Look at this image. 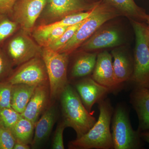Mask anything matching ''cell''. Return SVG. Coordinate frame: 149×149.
<instances>
[{"instance_id": "cell-11", "label": "cell", "mask_w": 149, "mask_h": 149, "mask_svg": "<svg viewBox=\"0 0 149 149\" xmlns=\"http://www.w3.org/2000/svg\"><path fill=\"white\" fill-rule=\"evenodd\" d=\"M97 2H90L85 0H48L47 12L51 18L61 19L72 14L91 10Z\"/></svg>"}, {"instance_id": "cell-20", "label": "cell", "mask_w": 149, "mask_h": 149, "mask_svg": "<svg viewBox=\"0 0 149 149\" xmlns=\"http://www.w3.org/2000/svg\"><path fill=\"white\" fill-rule=\"evenodd\" d=\"M37 86L25 84L13 85L11 107L22 113L32 97Z\"/></svg>"}, {"instance_id": "cell-12", "label": "cell", "mask_w": 149, "mask_h": 149, "mask_svg": "<svg viewBox=\"0 0 149 149\" xmlns=\"http://www.w3.org/2000/svg\"><path fill=\"white\" fill-rule=\"evenodd\" d=\"M91 77L97 83L109 88L111 91L119 88L115 80L111 54L107 51L98 54Z\"/></svg>"}, {"instance_id": "cell-1", "label": "cell", "mask_w": 149, "mask_h": 149, "mask_svg": "<svg viewBox=\"0 0 149 149\" xmlns=\"http://www.w3.org/2000/svg\"><path fill=\"white\" fill-rule=\"evenodd\" d=\"M98 104L100 114L97 120L87 133L70 142L69 148L113 149L110 124L114 110L109 99L106 97Z\"/></svg>"}, {"instance_id": "cell-21", "label": "cell", "mask_w": 149, "mask_h": 149, "mask_svg": "<svg viewBox=\"0 0 149 149\" xmlns=\"http://www.w3.org/2000/svg\"><path fill=\"white\" fill-rule=\"evenodd\" d=\"M97 56V53H85L78 56L72 65L70 73L71 78L82 79L92 74L95 65Z\"/></svg>"}, {"instance_id": "cell-23", "label": "cell", "mask_w": 149, "mask_h": 149, "mask_svg": "<svg viewBox=\"0 0 149 149\" xmlns=\"http://www.w3.org/2000/svg\"><path fill=\"white\" fill-rule=\"evenodd\" d=\"M19 25L9 15L0 14V47L17 31Z\"/></svg>"}, {"instance_id": "cell-33", "label": "cell", "mask_w": 149, "mask_h": 149, "mask_svg": "<svg viewBox=\"0 0 149 149\" xmlns=\"http://www.w3.org/2000/svg\"><path fill=\"white\" fill-rule=\"evenodd\" d=\"M140 136L143 141L149 144V130L141 131L140 132Z\"/></svg>"}, {"instance_id": "cell-30", "label": "cell", "mask_w": 149, "mask_h": 149, "mask_svg": "<svg viewBox=\"0 0 149 149\" xmlns=\"http://www.w3.org/2000/svg\"><path fill=\"white\" fill-rule=\"evenodd\" d=\"M67 128L66 124L63 120L56 129L54 136L52 148L54 149H64V145L63 143V133L64 129Z\"/></svg>"}, {"instance_id": "cell-3", "label": "cell", "mask_w": 149, "mask_h": 149, "mask_svg": "<svg viewBox=\"0 0 149 149\" xmlns=\"http://www.w3.org/2000/svg\"><path fill=\"white\" fill-rule=\"evenodd\" d=\"M120 14L104 0L98 1L91 15L84 20L73 37L59 53L69 55L88 40L104 23Z\"/></svg>"}, {"instance_id": "cell-5", "label": "cell", "mask_w": 149, "mask_h": 149, "mask_svg": "<svg viewBox=\"0 0 149 149\" xmlns=\"http://www.w3.org/2000/svg\"><path fill=\"white\" fill-rule=\"evenodd\" d=\"M112 118V137L113 149H138L143 146L139 130L132 128L128 110L122 104L113 110Z\"/></svg>"}, {"instance_id": "cell-24", "label": "cell", "mask_w": 149, "mask_h": 149, "mask_svg": "<svg viewBox=\"0 0 149 149\" xmlns=\"http://www.w3.org/2000/svg\"><path fill=\"white\" fill-rule=\"evenodd\" d=\"M22 117L12 107L0 109V128L10 129Z\"/></svg>"}, {"instance_id": "cell-28", "label": "cell", "mask_w": 149, "mask_h": 149, "mask_svg": "<svg viewBox=\"0 0 149 149\" xmlns=\"http://www.w3.org/2000/svg\"><path fill=\"white\" fill-rule=\"evenodd\" d=\"M68 27H59L54 28L49 32L37 44L41 47H47L52 43L58 40Z\"/></svg>"}, {"instance_id": "cell-4", "label": "cell", "mask_w": 149, "mask_h": 149, "mask_svg": "<svg viewBox=\"0 0 149 149\" xmlns=\"http://www.w3.org/2000/svg\"><path fill=\"white\" fill-rule=\"evenodd\" d=\"M136 37L134 66L130 79L134 87L149 89V40L147 25L140 22L131 20Z\"/></svg>"}, {"instance_id": "cell-7", "label": "cell", "mask_w": 149, "mask_h": 149, "mask_svg": "<svg viewBox=\"0 0 149 149\" xmlns=\"http://www.w3.org/2000/svg\"><path fill=\"white\" fill-rule=\"evenodd\" d=\"M2 48L13 66H18L41 55L42 51V47L22 30L11 36Z\"/></svg>"}, {"instance_id": "cell-14", "label": "cell", "mask_w": 149, "mask_h": 149, "mask_svg": "<svg viewBox=\"0 0 149 149\" xmlns=\"http://www.w3.org/2000/svg\"><path fill=\"white\" fill-rule=\"evenodd\" d=\"M49 99V85L37 86L26 108L21 114L22 116L32 121L35 125L40 116L45 109Z\"/></svg>"}, {"instance_id": "cell-29", "label": "cell", "mask_w": 149, "mask_h": 149, "mask_svg": "<svg viewBox=\"0 0 149 149\" xmlns=\"http://www.w3.org/2000/svg\"><path fill=\"white\" fill-rule=\"evenodd\" d=\"M16 140L10 129L0 128V149H13Z\"/></svg>"}, {"instance_id": "cell-15", "label": "cell", "mask_w": 149, "mask_h": 149, "mask_svg": "<svg viewBox=\"0 0 149 149\" xmlns=\"http://www.w3.org/2000/svg\"><path fill=\"white\" fill-rule=\"evenodd\" d=\"M120 42V35L116 30L102 29L97 30L80 46L83 50L92 51L115 47Z\"/></svg>"}, {"instance_id": "cell-32", "label": "cell", "mask_w": 149, "mask_h": 149, "mask_svg": "<svg viewBox=\"0 0 149 149\" xmlns=\"http://www.w3.org/2000/svg\"><path fill=\"white\" fill-rule=\"evenodd\" d=\"M29 148H30V147L28 146V144L17 141L13 148V149H29Z\"/></svg>"}, {"instance_id": "cell-25", "label": "cell", "mask_w": 149, "mask_h": 149, "mask_svg": "<svg viewBox=\"0 0 149 149\" xmlns=\"http://www.w3.org/2000/svg\"><path fill=\"white\" fill-rule=\"evenodd\" d=\"M84 20L68 27L65 32L58 40L52 43L47 47L45 48H47L54 52H59L62 48L73 37L74 33L79 27L81 26V24H83Z\"/></svg>"}, {"instance_id": "cell-31", "label": "cell", "mask_w": 149, "mask_h": 149, "mask_svg": "<svg viewBox=\"0 0 149 149\" xmlns=\"http://www.w3.org/2000/svg\"><path fill=\"white\" fill-rule=\"evenodd\" d=\"M17 0H0V14H10Z\"/></svg>"}, {"instance_id": "cell-9", "label": "cell", "mask_w": 149, "mask_h": 149, "mask_svg": "<svg viewBox=\"0 0 149 149\" xmlns=\"http://www.w3.org/2000/svg\"><path fill=\"white\" fill-rule=\"evenodd\" d=\"M48 0H17L9 15L21 30L29 34Z\"/></svg>"}, {"instance_id": "cell-27", "label": "cell", "mask_w": 149, "mask_h": 149, "mask_svg": "<svg viewBox=\"0 0 149 149\" xmlns=\"http://www.w3.org/2000/svg\"><path fill=\"white\" fill-rule=\"evenodd\" d=\"M13 65L2 47H0V81H4L13 70Z\"/></svg>"}, {"instance_id": "cell-6", "label": "cell", "mask_w": 149, "mask_h": 149, "mask_svg": "<svg viewBox=\"0 0 149 149\" xmlns=\"http://www.w3.org/2000/svg\"><path fill=\"white\" fill-rule=\"evenodd\" d=\"M41 56L49 78L50 99L57 98L69 84L67 77L69 55L43 47Z\"/></svg>"}, {"instance_id": "cell-22", "label": "cell", "mask_w": 149, "mask_h": 149, "mask_svg": "<svg viewBox=\"0 0 149 149\" xmlns=\"http://www.w3.org/2000/svg\"><path fill=\"white\" fill-rule=\"evenodd\" d=\"M35 125L32 121L22 116L11 130L17 141L29 144L33 139Z\"/></svg>"}, {"instance_id": "cell-8", "label": "cell", "mask_w": 149, "mask_h": 149, "mask_svg": "<svg viewBox=\"0 0 149 149\" xmlns=\"http://www.w3.org/2000/svg\"><path fill=\"white\" fill-rule=\"evenodd\" d=\"M5 81L12 85H49L45 65L41 55L35 57L17 66Z\"/></svg>"}, {"instance_id": "cell-35", "label": "cell", "mask_w": 149, "mask_h": 149, "mask_svg": "<svg viewBox=\"0 0 149 149\" xmlns=\"http://www.w3.org/2000/svg\"><path fill=\"white\" fill-rule=\"evenodd\" d=\"M146 21L147 22V24H148L147 26L149 27V15H148V17H147Z\"/></svg>"}, {"instance_id": "cell-17", "label": "cell", "mask_w": 149, "mask_h": 149, "mask_svg": "<svg viewBox=\"0 0 149 149\" xmlns=\"http://www.w3.org/2000/svg\"><path fill=\"white\" fill-rule=\"evenodd\" d=\"M55 107L52 105L44 112L35 125V133L31 145L33 148L39 147L50 134L56 119Z\"/></svg>"}, {"instance_id": "cell-2", "label": "cell", "mask_w": 149, "mask_h": 149, "mask_svg": "<svg viewBox=\"0 0 149 149\" xmlns=\"http://www.w3.org/2000/svg\"><path fill=\"white\" fill-rule=\"evenodd\" d=\"M63 120L67 127L74 129L77 138H80L89 131L97 120L83 103L75 88L68 84L60 96Z\"/></svg>"}, {"instance_id": "cell-10", "label": "cell", "mask_w": 149, "mask_h": 149, "mask_svg": "<svg viewBox=\"0 0 149 149\" xmlns=\"http://www.w3.org/2000/svg\"><path fill=\"white\" fill-rule=\"evenodd\" d=\"M74 84L83 104L90 112H92L93 105L105 98L111 91L109 88L97 83L91 77L80 79Z\"/></svg>"}, {"instance_id": "cell-18", "label": "cell", "mask_w": 149, "mask_h": 149, "mask_svg": "<svg viewBox=\"0 0 149 149\" xmlns=\"http://www.w3.org/2000/svg\"><path fill=\"white\" fill-rule=\"evenodd\" d=\"M93 8L87 11L81 12L68 15L59 21L51 24H42L37 27L33 32L32 34L33 38L37 43L54 28L59 27H69L81 22L91 15Z\"/></svg>"}, {"instance_id": "cell-13", "label": "cell", "mask_w": 149, "mask_h": 149, "mask_svg": "<svg viewBox=\"0 0 149 149\" xmlns=\"http://www.w3.org/2000/svg\"><path fill=\"white\" fill-rule=\"evenodd\" d=\"M130 102L139 120L140 132L149 130V89L134 87L130 94Z\"/></svg>"}, {"instance_id": "cell-16", "label": "cell", "mask_w": 149, "mask_h": 149, "mask_svg": "<svg viewBox=\"0 0 149 149\" xmlns=\"http://www.w3.org/2000/svg\"><path fill=\"white\" fill-rule=\"evenodd\" d=\"M111 54L113 58L115 80L119 88L122 83L130 81L133 73L134 60L132 61L127 55L117 49L112 51Z\"/></svg>"}, {"instance_id": "cell-19", "label": "cell", "mask_w": 149, "mask_h": 149, "mask_svg": "<svg viewBox=\"0 0 149 149\" xmlns=\"http://www.w3.org/2000/svg\"><path fill=\"white\" fill-rule=\"evenodd\" d=\"M120 14L131 20L142 22L146 21L148 15L143 8L136 4L134 0H104Z\"/></svg>"}, {"instance_id": "cell-26", "label": "cell", "mask_w": 149, "mask_h": 149, "mask_svg": "<svg viewBox=\"0 0 149 149\" xmlns=\"http://www.w3.org/2000/svg\"><path fill=\"white\" fill-rule=\"evenodd\" d=\"M13 85L6 81H0V109L11 107Z\"/></svg>"}, {"instance_id": "cell-34", "label": "cell", "mask_w": 149, "mask_h": 149, "mask_svg": "<svg viewBox=\"0 0 149 149\" xmlns=\"http://www.w3.org/2000/svg\"><path fill=\"white\" fill-rule=\"evenodd\" d=\"M146 31L147 35H148V38L149 40V27H148V26H147Z\"/></svg>"}]
</instances>
